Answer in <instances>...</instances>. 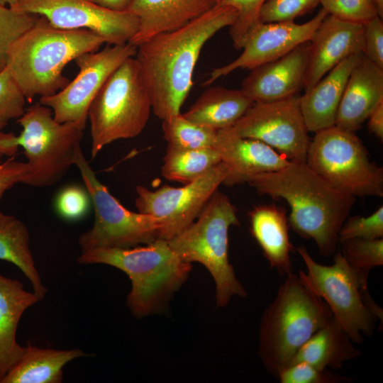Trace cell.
<instances>
[{"mask_svg":"<svg viewBox=\"0 0 383 383\" xmlns=\"http://www.w3.org/2000/svg\"><path fill=\"white\" fill-rule=\"evenodd\" d=\"M253 101L241 89L213 87L206 89L183 116L215 131L232 127Z\"/></svg>","mask_w":383,"mask_h":383,"instance_id":"cell-26","label":"cell"},{"mask_svg":"<svg viewBox=\"0 0 383 383\" xmlns=\"http://www.w3.org/2000/svg\"><path fill=\"white\" fill-rule=\"evenodd\" d=\"M17 122L22 127L18 136L0 131V153L11 156L18 146L23 148L28 170L23 184L46 187L59 182L74 165L86 126L57 122L52 109L39 102L25 110Z\"/></svg>","mask_w":383,"mask_h":383,"instance_id":"cell-6","label":"cell"},{"mask_svg":"<svg viewBox=\"0 0 383 383\" xmlns=\"http://www.w3.org/2000/svg\"><path fill=\"white\" fill-rule=\"evenodd\" d=\"M364 25L362 53L370 60L383 68V21L376 16Z\"/></svg>","mask_w":383,"mask_h":383,"instance_id":"cell-40","label":"cell"},{"mask_svg":"<svg viewBox=\"0 0 383 383\" xmlns=\"http://www.w3.org/2000/svg\"><path fill=\"white\" fill-rule=\"evenodd\" d=\"M214 1H215V2H216L217 0H214Z\"/></svg>","mask_w":383,"mask_h":383,"instance_id":"cell-47","label":"cell"},{"mask_svg":"<svg viewBox=\"0 0 383 383\" xmlns=\"http://www.w3.org/2000/svg\"><path fill=\"white\" fill-rule=\"evenodd\" d=\"M93 3L105 9L123 11H127L131 0H89Z\"/></svg>","mask_w":383,"mask_h":383,"instance_id":"cell-43","label":"cell"},{"mask_svg":"<svg viewBox=\"0 0 383 383\" xmlns=\"http://www.w3.org/2000/svg\"><path fill=\"white\" fill-rule=\"evenodd\" d=\"M10 7L43 16L58 28L90 30L109 45L130 43L139 26L132 13L109 10L89 0H18Z\"/></svg>","mask_w":383,"mask_h":383,"instance_id":"cell-15","label":"cell"},{"mask_svg":"<svg viewBox=\"0 0 383 383\" xmlns=\"http://www.w3.org/2000/svg\"><path fill=\"white\" fill-rule=\"evenodd\" d=\"M196 219L168 243L183 261L208 269L215 281L217 305L225 306L232 296L247 295L228 260V230L239 225L237 209L217 190Z\"/></svg>","mask_w":383,"mask_h":383,"instance_id":"cell-7","label":"cell"},{"mask_svg":"<svg viewBox=\"0 0 383 383\" xmlns=\"http://www.w3.org/2000/svg\"><path fill=\"white\" fill-rule=\"evenodd\" d=\"M0 260L19 268L32 285L33 292L43 300L47 288L36 269L30 248L27 226L18 218L0 211Z\"/></svg>","mask_w":383,"mask_h":383,"instance_id":"cell-28","label":"cell"},{"mask_svg":"<svg viewBox=\"0 0 383 383\" xmlns=\"http://www.w3.org/2000/svg\"><path fill=\"white\" fill-rule=\"evenodd\" d=\"M74 165L80 172L94 210L92 227L79 238L81 252L96 248H131L157 238L160 219L125 208L97 179L81 145L76 150Z\"/></svg>","mask_w":383,"mask_h":383,"instance_id":"cell-11","label":"cell"},{"mask_svg":"<svg viewBox=\"0 0 383 383\" xmlns=\"http://www.w3.org/2000/svg\"><path fill=\"white\" fill-rule=\"evenodd\" d=\"M368 129L381 141L383 140V101L380 102L368 117Z\"/></svg>","mask_w":383,"mask_h":383,"instance_id":"cell-42","label":"cell"},{"mask_svg":"<svg viewBox=\"0 0 383 383\" xmlns=\"http://www.w3.org/2000/svg\"><path fill=\"white\" fill-rule=\"evenodd\" d=\"M267 0H217L216 4L228 6L237 12L235 22L230 26L229 34L236 50H241L250 30L260 22V11Z\"/></svg>","mask_w":383,"mask_h":383,"instance_id":"cell-33","label":"cell"},{"mask_svg":"<svg viewBox=\"0 0 383 383\" xmlns=\"http://www.w3.org/2000/svg\"><path fill=\"white\" fill-rule=\"evenodd\" d=\"M221 162L214 148L196 150H181L167 146L161 168L167 179L189 184Z\"/></svg>","mask_w":383,"mask_h":383,"instance_id":"cell-29","label":"cell"},{"mask_svg":"<svg viewBox=\"0 0 383 383\" xmlns=\"http://www.w3.org/2000/svg\"><path fill=\"white\" fill-rule=\"evenodd\" d=\"M310 42L250 70L241 91L253 102H269L299 94L304 89Z\"/></svg>","mask_w":383,"mask_h":383,"instance_id":"cell-18","label":"cell"},{"mask_svg":"<svg viewBox=\"0 0 383 383\" xmlns=\"http://www.w3.org/2000/svg\"><path fill=\"white\" fill-rule=\"evenodd\" d=\"M362 53L353 54L342 60L299 96L300 109L309 132L316 133L335 126L348 79Z\"/></svg>","mask_w":383,"mask_h":383,"instance_id":"cell-22","label":"cell"},{"mask_svg":"<svg viewBox=\"0 0 383 383\" xmlns=\"http://www.w3.org/2000/svg\"><path fill=\"white\" fill-rule=\"evenodd\" d=\"M226 177V169L221 162L196 180L180 187L164 185L150 190L138 186L135 205L139 213L160 219L157 238L168 241L196 219Z\"/></svg>","mask_w":383,"mask_h":383,"instance_id":"cell-12","label":"cell"},{"mask_svg":"<svg viewBox=\"0 0 383 383\" xmlns=\"http://www.w3.org/2000/svg\"><path fill=\"white\" fill-rule=\"evenodd\" d=\"M320 0H267L260 11V23L294 21L319 4Z\"/></svg>","mask_w":383,"mask_h":383,"instance_id":"cell-38","label":"cell"},{"mask_svg":"<svg viewBox=\"0 0 383 383\" xmlns=\"http://www.w3.org/2000/svg\"><path fill=\"white\" fill-rule=\"evenodd\" d=\"M38 16L0 5V72L6 67L10 45L31 28Z\"/></svg>","mask_w":383,"mask_h":383,"instance_id":"cell-32","label":"cell"},{"mask_svg":"<svg viewBox=\"0 0 383 383\" xmlns=\"http://www.w3.org/2000/svg\"><path fill=\"white\" fill-rule=\"evenodd\" d=\"M333 314L311 289L301 270L285 276L260 321L259 355L265 370L277 377L303 345Z\"/></svg>","mask_w":383,"mask_h":383,"instance_id":"cell-4","label":"cell"},{"mask_svg":"<svg viewBox=\"0 0 383 383\" xmlns=\"http://www.w3.org/2000/svg\"><path fill=\"white\" fill-rule=\"evenodd\" d=\"M377 6L379 16L383 18V0H374Z\"/></svg>","mask_w":383,"mask_h":383,"instance_id":"cell-44","label":"cell"},{"mask_svg":"<svg viewBox=\"0 0 383 383\" xmlns=\"http://www.w3.org/2000/svg\"><path fill=\"white\" fill-rule=\"evenodd\" d=\"M26 98L6 67L0 72V131L25 112Z\"/></svg>","mask_w":383,"mask_h":383,"instance_id":"cell-36","label":"cell"},{"mask_svg":"<svg viewBox=\"0 0 383 383\" xmlns=\"http://www.w3.org/2000/svg\"><path fill=\"white\" fill-rule=\"evenodd\" d=\"M83 265L105 264L125 272L132 283L127 305L142 317L157 311L187 279L191 263L183 261L167 240L157 238L145 246L96 248L81 252Z\"/></svg>","mask_w":383,"mask_h":383,"instance_id":"cell-5","label":"cell"},{"mask_svg":"<svg viewBox=\"0 0 383 383\" xmlns=\"http://www.w3.org/2000/svg\"><path fill=\"white\" fill-rule=\"evenodd\" d=\"M350 238H383V206L369 216L355 215L347 218L338 233V242Z\"/></svg>","mask_w":383,"mask_h":383,"instance_id":"cell-37","label":"cell"},{"mask_svg":"<svg viewBox=\"0 0 383 383\" xmlns=\"http://www.w3.org/2000/svg\"><path fill=\"white\" fill-rule=\"evenodd\" d=\"M353 343L333 316L303 345L291 364L304 362L320 368L338 370L344 362L362 355Z\"/></svg>","mask_w":383,"mask_h":383,"instance_id":"cell-27","label":"cell"},{"mask_svg":"<svg viewBox=\"0 0 383 383\" xmlns=\"http://www.w3.org/2000/svg\"><path fill=\"white\" fill-rule=\"evenodd\" d=\"M28 170L26 162L9 160L0 162V200L6 191L22 183Z\"/></svg>","mask_w":383,"mask_h":383,"instance_id":"cell-41","label":"cell"},{"mask_svg":"<svg viewBox=\"0 0 383 383\" xmlns=\"http://www.w3.org/2000/svg\"><path fill=\"white\" fill-rule=\"evenodd\" d=\"M338 243L348 264L364 277H368L372 268L383 265V238H350Z\"/></svg>","mask_w":383,"mask_h":383,"instance_id":"cell-31","label":"cell"},{"mask_svg":"<svg viewBox=\"0 0 383 383\" xmlns=\"http://www.w3.org/2000/svg\"><path fill=\"white\" fill-rule=\"evenodd\" d=\"M17 1L18 0H0V5L1 6L9 5V6H10L14 3H16Z\"/></svg>","mask_w":383,"mask_h":383,"instance_id":"cell-45","label":"cell"},{"mask_svg":"<svg viewBox=\"0 0 383 383\" xmlns=\"http://www.w3.org/2000/svg\"><path fill=\"white\" fill-rule=\"evenodd\" d=\"M151 111L150 96L138 63L130 57L109 77L89 108L91 158L116 140L138 135Z\"/></svg>","mask_w":383,"mask_h":383,"instance_id":"cell-8","label":"cell"},{"mask_svg":"<svg viewBox=\"0 0 383 383\" xmlns=\"http://www.w3.org/2000/svg\"><path fill=\"white\" fill-rule=\"evenodd\" d=\"M2 156H3V155L0 153V162H1V157Z\"/></svg>","mask_w":383,"mask_h":383,"instance_id":"cell-46","label":"cell"},{"mask_svg":"<svg viewBox=\"0 0 383 383\" xmlns=\"http://www.w3.org/2000/svg\"><path fill=\"white\" fill-rule=\"evenodd\" d=\"M309 42L304 91L311 88L346 57L362 52L364 25L328 14Z\"/></svg>","mask_w":383,"mask_h":383,"instance_id":"cell-17","label":"cell"},{"mask_svg":"<svg viewBox=\"0 0 383 383\" xmlns=\"http://www.w3.org/2000/svg\"><path fill=\"white\" fill-rule=\"evenodd\" d=\"M296 250L306 267V272L301 270L303 277L352 340L361 343L364 335H372L377 319L382 323L383 311L370 294L368 277L352 268L340 251L334 254V262L326 265L314 260L304 246Z\"/></svg>","mask_w":383,"mask_h":383,"instance_id":"cell-9","label":"cell"},{"mask_svg":"<svg viewBox=\"0 0 383 383\" xmlns=\"http://www.w3.org/2000/svg\"><path fill=\"white\" fill-rule=\"evenodd\" d=\"M248 183L261 195L285 200L289 226L301 238L313 240L321 256L334 255L338 233L356 197L332 186L306 162H290Z\"/></svg>","mask_w":383,"mask_h":383,"instance_id":"cell-2","label":"cell"},{"mask_svg":"<svg viewBox=\"0 0 383 383\" xmlns=\"http://www.w3.org/2000/svg\"><path fill=\"white\" fill-rule=\"evenodd\" d=\"M306 163L336 189L355 197L383 196V169L355 132L333 126L315 133Z\"/></svg>","mask_w":383,"mask_h":383,"instance_id":"cell-10","label":"cell"},{"mask_svg":"<svg viewBox=\"0 0 383 383\" xmlns=\"http://www.w3.org/2000/svg\"><path fill=\"white\" fill-rule=\"evenodd\" d=\"M105 43L86 29H62L43 16L10 45L6 69L31 102L35 96L52 95L68 83L65 67L80 55L95 52Z\"/></svg>","mask_w":383,"mask_h":383,"instance_id":"cell-3","label":"cell"},{"mask_svg":"<svg viewBox=\"0 0 383 383\" xmlns=\"http://www.w3.org/2000/svg\"><path fill=\"white\" fill-rule=\"evenodd\" d=\"M281 383H345L351 378L335 373L328 369L304 362H294L277 374Z\"/></svg>","mask_w":383,"mask_h":383,"instance_id":"cell-34","label":"cell"},{"mask_svg":"<svg viewBox=\"0 0 383 383\" xmlns=\"http://www.w3.org/2000/svg\"><path fill=\"white\" fill-rule=\"evenodd\" d=\"M383 101V68L361 54L348 79L335 126L355 132Z\"/></svg>","mask_w":383,"mask_h":383,"instance_id":"cell-20","label":"cell"},{"mask_svg":"<svg viewBox=\"0 0 383 383\" xmlns=\"http://www.w3.org/2000/svg\"><path fill=\"white\" fill-rule=\"evenodd\" d=\"M214 0H131L127 9L138 19L130 43L137 47L160 33L177 30L210 10Z\"/></svg>","mask_w":383,"mask_h":383,"instance_id":"cell-21","label":"cell"},{"mask_svg":"<svg viewBox=\"0 0 383 383\" xmlns=\"http://www.w3.org/2000/svg\"><path fill=\"white\" fill-rule=\"evenodd\" d=\"M39 301L33 292L24 289L20 281L0 273V383L24 350L16 340L21 316Z\"/></svg>","mask_w":383,"mask_h":383,"instance_id":"cell-23","label":"cell"},{"mask_svg":"<svg viewBox=\"0 0 383 383\" xmlns=\"http://www.w3.org/2000/svg\"><path fill=\"white\" fill-rule=\"evenodd\" d=\"M162 129L167 146L181 150L213 148L218 131L193 123L181 113L163 120Z\"/></svg>","mask_w":383,"mask_h":383,"instance_id":"cell-30","label":"cell"},{"mask_svg":"<svg viewBox=\"0 0 383 383\" xmlns=\"http://www.w3.org/2000/svg\"><path fill=\"white\" fill-rule=\"evenodd\" d=\"M232 128L240 136L267 144L290 162H306L311 139L299 94L277 101L253 102Z\"/></svg>","mask_w":383,"mask_h":383,"instance_id":"cell-13","label":"cell"},{"mask_svg":"<svg viewBox=\"0 0 383 383\" xmlns=\"http://www.w3.org/2000/svg\"><path fill=\"white\" fill-rule=\"evenodd\" d=\"M136 52L137 47L127 43L80 55L74 60L79 68L75 78L57 93L40 97L39 103L52 109L57 122L86 126L88 110L96 94L114 70Z\"/></svg>","mask_w":383,"mask_h":383,"instance_id":"cell-14","label":"cell"},{"mask_svg":"<svg viewBox=\"0 0 383 383\" xmlns=\"http://www.w3.org/2000/svg\"><path fill=\"white\" fill-rule=\"evenodd\" d=\"M328 14L340 20L364 24L378 15L374 0H320Z\"/></svg>","mask_w":383,"mask_h":383,"instance_id":"cell-35","label":"cell"},{"mask_svg":"<svg viewBox=\"0 0 383 383\" xmlns=\"http://www.w3.org/2000/svg\"><path fill=\"white\" fill-rule=\"evenodd\" d=\"M327 15V11L322 8L314 17L304 23L294 21L259 23L247 35L242 53L232 62L213 69L204 84L209 85L238 69L250 70L310 41Z\"/></svg>","mask_w":383,"mask_h":383,"instance_id":"cell-16","label":"cell"},{"mask_svg":"<svg viewBox=\"0 0 383 383\" xmlns=\"http://www.w3.org/2000/svg\"><path fill=\"white\" fill-rule=\"evenodd\" d=\"M236 17L233 8L216 4L184 26L137 46L135 57L157 118L163 121L180 113L204 45L221 29L230 27Z\"/></svg>","mask_w":383,"mask_h":383,"instance_id":"cell-1","label":"cell"},{"mask_svg":"<svg viewBox=\"0 0 383 383\" xmlns=\"http://www.w3.org/2000/svg\"><path fill=\"white\" fill-rule=\"evenodd\" d=\"M249 218L250 233L271 267L284 276L292 272L290 252L293 246L285 210L273 204H262L250 211Z\"/></svg>","mask_w":383,"mask_h":383,"instance_id":"cell-24","label":"cell"},{"mask_svg":"<svg viewBox=\"0 0 383 383\" xmlns=\"http://www.w3.org/2000/svg\"><path fill=\"white\" fill-rule=\"evenodd\" d=\"M91 198L87 190L76 185L64 188L57 196L55 206L57 211L67 220H77L87 212Z\"/></svg>","mask_w":383,"mask_h":383,"instance_id":"cell-39","label":"cell"},{"mask_svg":"<svg viewBox=\"0 0 383 383\" xmlns=\"http://www.w3.org/2000/svg\"><path fill=\"white\" fill-rule=\"evenodd\" d=\"M87 355L79 349L42 348L28 343L1 383H60L63 367Z\"/></svg>","mask_w":383,"mask_h":383,"instance_id":"cell-25","label":"cell"},{"mask_svg":"<svg viewBox=\"0 0 383 383\" xmlns=\"http://www.w3.org/2000/svg\"><path fill=\"white\" fill-rule=\"evenodd\" d=\"M226 169L223 184L248 182L255 175L277 171L289 161L267 144L237 134L232 127L217 131L213 147Z\"/></svg>","mask_w":383,"mask_h":383,"instance_id":"cell-19","label":"cell"}]
</instances>
